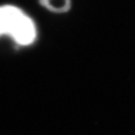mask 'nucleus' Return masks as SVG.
I'll list each match as a JSON object with an SVG mask.
<instances>
[{
	"label": "nucleus",
	"instance_id": "obj_1",
	"mask_svg": "<svg viewBox=\"0 0 135 135\" xmlns=\"http://www.w3.org/2000/svg\"><path fill=\"white\" fill-rule=\"evenodd\" d=\"M10 35L18 45H31L36 38V28L33 20L19 8L0 7V36Z\"/></svg>",
	"mask_w": 135,
	"mask_h": 135
}]
</instances>
